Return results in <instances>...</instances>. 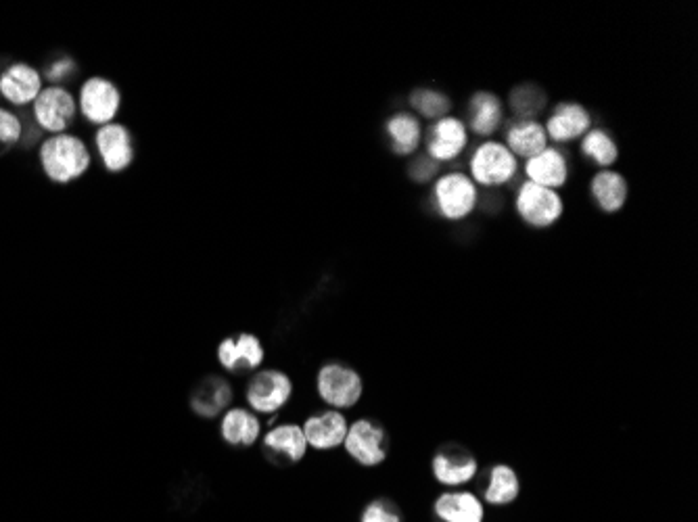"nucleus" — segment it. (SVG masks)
I'll return each mask as SVG.
<instances>
[{
    "mask_svg": "<svg viewBox=\"0 0 698 522\" xmlns=\"http://www.w3.org/2000/svg\"><path fill=\"white\" fill-rule=\"evenodd\" d=\"M42 168L53 182L67 184L78 180L90 168V153L84 142L72 134H57L40 149Z\"/></svg>",
    "mask_w": 698,
    "mask_h": 522,
    "instance_id": "nucleus-1",
    "label": "nucleus"
},
{
    "mask_svg": "<svg viewBox=\"0 0 698 522\" xmlns=\"http://www.w3.org/2000/svg\"><path fill=\"white\" fill-rule=\"evenodd\" d=\"M477 201V186L467 174H446L437 178L433 186V205L439 216L450 222H460L471 216Z\"/></svg>",
    "mask_w": 698,
    "mask_h": 522,
    "instance_id": "nucleus-2",
    "label": "nucleus"
},
{
    "mask_svg": "<svg viewBox=\"0 0 698 522\" xmlns=\"http://www.w3.org/2000/svg\"><path fill=\"white\" fill-rule=\"evenodd\" d=\"M517 174V157L500 142H483L471 157V180L498 188L508 184Z\"/></svg>",
    "mask_w": 698,
    "mask_h": 522,
    "instance_id": "nucleus-3",
    "label": "nucleus"
},
{
    "mask_svg": "<svg viewBox=\"0 0 698 522\" xmlns=\"http://www.w3.org/2000/svg\"><path fill=\"white\" fill-rule=\"evenodd\" d=\"M519 218L533 228H550L561 220L565 203L552 188H544L533 182H525L517 195Z\"/></svg>",
    "mask_w": 698,
    "mask_h": 522,
    "instance_id": "nucleus-4",
    "label": "nucleus"
},
{
    "mask_svg": "<svg viewBox=\"0 0 698 522\" xmlns=\"http://www.w3.org/2000/svg\"><path fill=\"white\" fill-rule=\"evenodd\" d=\"M122 105V94L105 78H90L80 90V109L90 124L107 126L115 120Z\"/></svg>",
    "mask_w": 698,
    "mask_h": 522,
    "instance_id": "nucleus-5",
    "label": "nucleus"
},
{
    "mask_svg": "<svg viewBox=\"0 0 698 522\" xmlns=\"http://www.w3.org/2000/svg\"><path fill=\"white\" fill-rule=\"evenodd\" d=\"M318 393L333 408H352L362 395V378L352 368L327 364L318 372Z\"/></svg>",
    "mask_w": 698,
    "mask_h": 522,
    "instance_id": "nucleus-6",
    "label": "nucleus"
},
{
    "mask_svg": "<svg viewBox=\"0 0 698 522\" xmlns=\"http://www.w3.org/2000/svg\"><path fill=\"white\" fill-rule=\"evenodd\" d=\"M345 447L349 456L362 466H377L387 456V435L379 424L358 420L347 429Z\"/></svg>",
    "mask_w": 698,
    "mask_h": 522,
    "instance_id": "nucleus-7",
    "label": "nucleus"
},
{
    "mask_svg": "<svg viewBox=\"0 0 698 522\" xmlns=\"http://www.w3.org/2000/svg\"><path fill=\"white\" fill-rule=\"evenodd\" d=\"M34 115L40 128L61 134L72 126L76 117V101L72 94H69L61 86L46 88L38 94V99L34 101Z\"/></svg>",
    "mask_w": 698,
    "mask_h": 522,
    "instance_id": "nucleus-8",
    "label": "nucleus"
},
{
    "mask_svg": "<svg viewBox=\"0 0 698 522\" xmlns=\"http://www.w3.org/2000/svg\"><path fill=\"white\" fill-rule=\"evenodd\" d=\"M291 397L289 376L278 370L258 372L247 387V401L253 410L270 414L281 410Z\"/></svg>",
    "mask_w": 698,
    "mask_h": 522,
    "instance_id": "nucleus-9",
    "label": "nucleus"
},
{
    "mask_svg": "<svg viewBox=\"0 0 698 522\" xmlns=\"http://www.w3.org/2000/svg\"><path fill=\"white\" fill-rule=\"evenodd\" d=\"M97 149L103 157L105 170L120 174L134 161V138L122 124H107L97 132Z\"/></svg>",
    "mask_w": 698,
    "mask_h": 522,
    "instance_id": "nucleus-10",
    "label": "nucleus"
},
{
    "mask_svg": "<svg viewBox=\"0 0 698 522\" xmlns=\"http://www.w3.org/2000/svg\"><path fill=\"white\" fill-rule=\"evenodd\" d=\"M467 140L469 132L462 120H458V117H441L429 128L427 155L437 163L452 161L467 147Z\"/></svg>",
    "mask_w": 698,
    "mask_h": 522,
    "instance_id": "nucleus-11",
    "label": "nucleus"
},
{
    "mask_svg": "<svg viewBox=\"0 0 698 522\" xmlns=\"http://www.w3.org/2000/svg\"><path fill=\"white\" fill-rule=\"evenodd\" d=\"M435 479L444 485H464L469 483L477 472V460L473 454L460 445L441 447L433 458Z\"/></svg>",
    "mask_w": 698,
    "mask_h": 522,
    "instance_id": "nucleus-12",
    "label": "nucleus"
},
{
    "mask_svg": "<svg viewBox=\"0 0 698 522\" xmlns=\"http://www.w3.org/2000/svg\"><path fill=\"white\" fill-rule=\"evenodd\" d=\"M218 360L228 372L245 374L264 362V347L258 337L237 335L222 341L218 347Z\"/></svg>",
    "mask_w": 698,
    "mask_h": 522,
    "instance_id": "nucleus-13",
    "label": "nucleus"
},
{
    "mask_svg": "<svg viewBox=\"0 0 698 522\" xmlns=\"http://www.w3.org/2000/svg\"><path fill=\"white\" fill-rule=\"evenodd\" d=\"M592 126L590 111L579 103H558L548 117L546 134L556 142H569L584 138Z\"/></svg>",
    "mask_w": 698,
    "mask_h": 522,
    "instance_id": "nucleus-14",
    "label": "nucleus"
},
{
    "mask_svg": "<svg viewBox=\"0 0 698 522\" xmlns=\"http://www.w3.org/2000/svg\"><path fill=\"white\" fill-rule=\"evenodd\" d=\"M306 435L304 429H299L297 424H283L272 429L264 437V449L266 456L278 464V466H289L299 462L306 456Z\"/></svg>",
    "mask_w": 698,
    "mask_h": 522,
    "instance_id": "nucleus-15",
    "label": "nucleus"
},
{
    "mask_svg": "<svg viewBox=\"0 0 698 522\" xmlns=\"http://www.w3.org/2000/svg\"><path fill=\"white\" fill-rule=\"evenodd\" d=\"M0 92L13 105L34 103L42 92L40 74L26 63H15L0 78Z\"/></svg>",
    "mask_w": 698,
    "mask_h": 522,
    "instance_id": "nucleus-16",
    "label": "nucleus"
},
{
    "mask_svg": "<svg viewBox=\"0 0 698 522\" xmlns=\"http://www.w3.org/2000/svg\"><path fill=\"white\" fill-rule=\"evenodd\" d=\"M525 172H527L529 182L556 191V188L565 186V182L569 178V165H567V159L561 151L548 147L542 153L527 159Z\"/></svg>",
    "mask_w": 698,
    "mask_h": 522,
    "instance_id": "nucleus-17",
    "label": "nucleus"
},
{
    "mask_svg": "<svg viewBox=\"0 0 698 522\" xmlns=\"http://www.w3.org/2000/svg\"><path fill=\"white\" fill-rule=\"evenodd\" d=\"M232 401V389L222 376H205L191 395V408L203 418H216Z\"/></svg>",
    "mask_w": 698,
    "mask_h": 522,
    "instance_id": "nucleus-18",
    "label": "nucleus"
},
{
    "mask_svg": "<svg viewBox=\"0 0 698 522\" xmlns=\"http://www.w3.org/2000/svg\"><path fill=\"white\" fill-rule=\"evenodd\" d=\"M506 149L515 157H535L548 149V134L535 120H519L506 132Z\"/></svg>",
    "mask_w": 698,
    "mask_h": 522,
    "instance_id": "nucleus-19",
    "label": "nucleus"
},
{
    "mask_svg": "<svg viewBox=\"0 0 698 522\" xmlns=\"http://www.w3.org/2000/svg\"><path fill=\"white\" fill-rule=\"evenodd\" d=\"M304 435H306V441L312 447H316V449H331V447H337L339 443L345 441L347 422L335 410L324 412L320 416H312L304 424Z\"/></svg>",
    "mask_w": 698,
    "mask_h": 522,
    "instance_id": "nucleus-20",
    "label": "nucleus"
},
{
    "mask_svg": "<svg viewBox=\"0 0 698 522\" xmlns=\"http://www.w3.org/2000/svg\"><path fill=\"white\" fill-rule=\"evenodd\" d=\"M467 117H469V128L475 134L490 136L500 128L504 109H502V103L496 94L477 92L475 97L469 101Z\"/></svg>",
    "mask_w": 698,
    "mask_h": 522,
    "instance_id": "nucleus-21",
    "label": "nucleus"
},
{
    "mask_svg": "<svg viewBox=\"0 0 698 522\" xmlns=\"http://www.w3.org/2000/svg\"><path fill=\"white\" fill-rule=\"evenodd\" d=\"M385 134L395 155H412L423 140L421 124L410 113H395L385 122Z\"/></svg>",
    "mask_w": 698,
    "mask_h": 522,
    "instance_id": "nucleus-22",
    "label": "nucleus"
},
{
    "mask_svg": "<svg viewBox=\"0 0 698 522\" xmlns=\"http://www.w3.org/2000/svg\"><path fill=\"white\" fill-rule=\"evenodd\" d=\"M590 191L596 205L604 213H617L623 209L627 201V191H630V188H627V182L619 172L602 170L600 174L594 176Z\"/></svg>",
    "mask_w": 698,
    "mask_h": 522,
    "instance_id": "nucleus-23",
    "label": "nucleus"
},
{
    "mask_svg": "<svg viewBox=\"0 0 698 522\" xmlns=\"http://www.w3.org/2000/svg\"><path fill=\"white\" fill-rule=\"evenodd\" d=\"M435 512L446 522H483V506L469 491L444 493L435 504Z\"/></svg>",
    "mask_w": 698,
    "mask_h": 522,
    "instance_id": "nucleus-24",
    "label": "nucleus"
},
{
    "mask_svg": "<svg viewBox=\"0 0 698 522\" xmlns=\"http://www.w3.org/2000/svg\"><path fill=\"white\" fill-rule=\"evenodd\" d=\"M222 437L228 445L249 447L260 437V420L249 410H230L222 420Z\"/></svg>",
    "mask_w": 698,
    "mask_h": 522,
    "instance_id": "nucleus-25",
    "label": "nucleus"
},
{
    "mask_svg": "<svg viewBox=\"0 0 698 522\" xmlns=\"http://www.w3.org/2000/svg\"><path fill=\"white\" fill-rule=\"evenodd\" d=\"M487 504L504 506L517 500L519 495V477L513 468L496 466L490 472V485L483 491Z\"/></svg>",
    "mask_w": 698,
    "mask_h": 522,
    "instance_id": "nucleus-26",
    "label": "nucleus"
},
{
    "mask_svg": "<svg viewBox=\"0 0 698 522\" xmlns=\"http://www.w3.org/2000/svg\"><path fill=\"white\" fill-rule=\"evenodd\" d=\"M581 153L600 168H609L619 157L617 142L604 130H588V134L581 138Z\"/></svg>",
    "mask_w": 698,
    "mask_h": 522,
    "instance_id": "nucleus-27",
    "label": "nucleus"
},
{
    "mask_svg": "<svg viewBox=\"0 0 698 522\" xmlns=\"http://www.w3.org/2000/svg\"><path fill=\"white\" fill-rule=\"evenodd\" d=\"M546 107V92L535 84H521L510 92V109L519 115L521 120H533Z\"/></svg>",
    "mask_w": 698,
    "mask_h": 522,
    "instance_id": "nucleus-28",
    "label": "nucleus"
},
{
    "mask_svg": "<svg viewBox=\"0 0 698 522\" xmlns=\"http://www.w3.org/2000/svg\"><path fill=\"white\" fill-rule=\"evenodd\" d=\"M410 105L423 117H427V120H441L452 109V103L446 94L433 88H416L410 94Z\"/></svg>",
    "mask_w": 698,
    "mask_h": 522,
    "instance_id": "nucleus-29",
    "label": "nucleus"
},
{
    "mask_svg": "<svg viewBox=\"0 0 698 522\" xmlns=\"http://www.w3.org/2000/svg\"><path fill=\"white\" fill-rule=\"evenodd\" d=\"M21 138L19 117L7 109H0V155L13 149Z\"/></svg>",
    "mask_w": 698,
    "mask_h": 522,
    "instance_id": "nucleus-30",
    "label": "nucleus"
},
{
    "mask_svg": "<svg viewBox=\"0 0 698 522\" xmlns=\"http://www.w3.org/2000/svg\"><path fill=\"white\" fill-rule=\"evenodd\" d=\"M362 522H402V516L391 502L379 500L364 510Z\"/></svg>",
    "mask_w": 698,
    "mask_h": 522,
    "instance_id": "nucleus-31",
    "label": "nucleus"
},
{
    "mask_svg": "<svg viewBox=\"0 0 698 522\" xmlns=\"http://www.w3.org/2000/svg\"><path fill=\"white\" fill-rule=\"evenodd\" d=\"M437 172H439V163L435 159H431L429 155L414 157V161L410 163V168H408V174L414 182H429L435 178Z\"/></svg>",
    "mask_w": 698,
    "mask_h": 522,
    "instance_id": "nucleus-32",
    "label": "nucleus"
},
{
    "mask_svg": "<svg viewBox=\"0 0 698 522\" xmlns=\"http://www.w3.org/2000/svg\"><path fill=\"white\" fill-rule=\"evenodd\" d=\"M74 71H76V63L72 59H59L55 61L51 67H49V80H63L67 76H74Z\"/></svg>",
    "mask_w": 698,
    "mask_h": 522,
    "instance_id": "nucleus-33",
    "label": "nucleus"
}]
</instances>
